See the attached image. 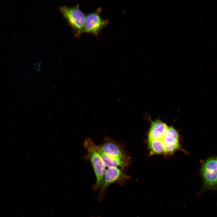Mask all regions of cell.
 Wrapping results in <instances>:
<instances>
[{"instance_id":"6da1fadb","label":"cell","mask_w":217,"mask_h":217,"mask_svg":"<svg viewBox=\"0 0 217 217\" xmlns=\"http://www.w3.org/2000/svg\"><path fill=\"white\" fill-rule=\"evenodd\" d=\"M149 121L148 139L155 154L168 156L181 149L179 134L173 126H168L159 118Z\"/></svg>"},{"instance_id":"7a4b0ae2","label":"cell","mask_w":217,"mask_h":217,"mask_svg":"<svg viewBox=\"0 0 217 217\" xmlns=\"http://www.w3.org/2000/svg\"><path fill=\"white\" fill-rule=\"evenodd\" d=\"M83 146L87 151L85 157L91 162L95 174L96 181L94 186L95 190H98L101 187L104 176L105 171V166L96 145L90 138H86L84 140Z\"/></svg>"},{"instance_id":"3957f363","label":"cell","mask_w":217,"mask_h":217,"mask_svg":"<svg viewBox=\"0 0 217 217\" xmlns=\"http://www.w3.org/2000/svg\"><path fill=\"white\" fill-rule=\"evenodd\" d=\"M63 17L72 30L75 36L79 37L83 33L85 15L79 5L74 6L64 5L58 8Z\"/></svg>"},{"instance_id":"277c9868","label":"cell","mask_w":217,"mask_h":217,"mask_svg":"<svg viewBox=\"0 0 217 217\" xmlns=\"http://www.w3.org/2000/svg\"><path fill=\"white\" fill-rule=\"evenodd\" d=\"M217 162L216 157L211 156L202 162L200 174L203 181V187L197 197L206 190H216Z\"/></svg>"},{"instance_id":"5b68a950","label":"cell","mask_w":217,"mask_h":217,"mask_svg":"<svg viewBox=\"0 0 217 217\" xmlns=\"http://www.w3.org/2000/svg\"><path fill=\"white\" fill-rule=\"evenodd\" d=\"M130 177L124 171L123 169L118 167H110L105 170L104 176L99 198L101 199L108 187L113 183L123 185Z\"/></svg>"},{"instance_id":"8992f818","label":"cell","mask_w":217,"mask_h":217,"mask_svg":"<svg viewBox=\"0 0 217 217\" xmlns=\"http://www.w3.org/2000/svg\"><path fill=\"white\" fill-rule=\"evenodd\" d=\"M102 9L99 8L95 11L85 16L83 32L93 34L97 36L104 28L108 24V20L101 16Z\"/></svg>"},{"instance_id":"52a82bcc","label":"cell","mask_w":217,"mask_h":217,"mask_svg":"<svg viewBox=\"0 0 217 217\" xmlns=\"http://www.w3.org/2000/svg\"><path fill=\"white\" fill-rule=\"evenodd\" d=\"M99 149L105 154L116 159L130 163V158L123 147L113 139L105 136L103 142L98 146Z\"/></svg>"},{"instance_id":"ba28073f","label":"cell","mask_w":217,"mask_h":217,"mask_svg":"<svg viewBox=\"0 0 217 217\" xmlns=\"http://www.w3.org/2000/svg\"><path fill=\"white\" fill-rule=\"evenodd\" d=\"M98 150L105 167H118L124 169L127 167L130 163L112 157L103 152L97 146Z\"/></svg>"}]
</instances>
